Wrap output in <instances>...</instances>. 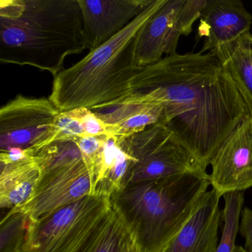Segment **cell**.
<instances>
[{"label": "cell", "mask_w": 252, "mask_h": 252, "mask_svg": "<svg viewBox=\"0 0 252 252\" xmlns=\"http://www.w3.org/2000/svg\"><path fill=\"white\" fill-rule=\"evenodd\" d=\"M87 49L78 0H1L0 61L56 76Z\"/></svg>", "instance_id": "cell-2"}, {"label": "cell", "mask_w": 252, "mask_h": 252, "mask_svg": "<svg viewBox=\"0 0 252 252\" xmlns=\"http://www.w3.org/2000/svg\"><path fill=\"white\" fill-rule=\"evenodd\" d=\"M207 0H185L178 15V28L181 36H188L192 32L193 24L200 18Z\"/></svg>", "instance_id": "cell-22"}, {"label": "cell", "mask_w": 252, "mask_h": 252, "mask_svg": "<svg viewBox=\"0 0 252 252\" xmlns=\"http://www.w3.org/2000/svg\"><path fill=\"white\" fill-rule=\"evenodd\" d=\"M234 252H247L244 247L240 246H236L235 249H234Z\"/></svg>", "instance_id": "cell-25"}, {"label": "cell", "mask_w": 252, "mask_h": 252, "mask_svg": "<svg viewBox=\"0 0 252 252\" xmlns=\"http://www.w3.org/2000/svg\"><path fill=\"white\" fill-rule=\"evenodd\" d=\"M31 222L26 214L8 211L0 223V252H18L24 243Z\"/></svg>", "instance_id": "cell-19"}, {"label": "cell", "mask_w": 252, "mask_h": 252, "mask_svg": "<svg viewBox=\"0 0 252 252\" xmlns=\"http://www.w3.org/2000/svg\"><path fill=\"white\" fill-rule=\"evenodd\" d=\"M107 137V135L81 137L72 142L76 144L87 162L97 166Z\"/></svg>", "instance_id": "cell-23"}, {"label": "cell", "mask_w": 252, "mask_h": 252, "mask_svg": "<svg viewBox=\"0 0 252 252\" xmlns=\"http://www.w3.org/2000/svg\"><path fill=\"white\" fill-rule=\"evenodd\" d=\"M82 10L84 36L90 51L104 45L153 0H78Z\"/></svg>", "instance_id": "cell-10"}, {"label": "cell", "mask_w": 252, "mask_h": 252, "mask_svg": "<svg viewBox=\"0 0 252 252\" xmlns=\"http://www.w3.org/2000/svg\"><path fill=\"white\" fill-rule=\"evenodd\" d=\"M212 53L219 59L252 116V33L248 32L235 42L223 45Z\"/></svg>", "instance_id": "cell-15"}, {"label": "cell", "mask_w": 252, "mask_h": 252, "mask_svg": "<svg viewBox=\"0 0 252 252\" xmlns=\"http://www.w3.org/2000/svg\"><path fill=\"white\" fill-rule=\"evenodd\" d=\"M164 107L162 104L119 106L112 113L98 116L108 124L113 136L119 141L138 133L148 126L162 124Z\"/></svg>", "instance_id": "cell-17"}, {"label": "cell", "mask_w": 252, "mask_h": 252, "mask_svg": "<svg viewBox=\"0 0 252 252\" xmlns=\"http://www.w3.org/2000/svg\"><path fill=\"white\" fill-rule=\"evenodd\" d=\"M239 232L244 238L246 252H252V210L247 206L242 210Z\"/></svg>", "instance_id": "cell-24"}, {"label": "cell", "mask_w": 252, "mask_h": 252, "mask_svg": "<svg viewBox=\"0 0 252 252\" xmlns=\"http://www.w3.org/2000/svg\"><path fill=\"white\" fill-rule=\"evenodd\" d=\"M185 0H166L163 6L147 22L138 33L135 42L137 67L158 63L163 56L176 54L181 36L178 15Z\"/></svg>", "instance_id": "cell-11"}, {"label": "cell", "mask_w": 252, "mask_h": 252, "mask_svg": "<svg viewBox=\"0 0 252 252\" xmlns=\"http://www.w3.org/2000/svg\"><path fill=\"white\" fill-rule=\"evenodd\" d=\"M220 197L213 189L208 191L185 226L163 252H216L218 229L222 221Z\"/></svg>", "instance_id": "cell-13"}, {"label": "cell", "mask_w": 252, "mask_h": 252, "mask_svg": "<svg viewBox=\"0 0 252 252\" xmlns=\"http://www.w3.org/2000/svg\"><path fill=\"white\" fill-rule=\"evenodd\" d=\"M211 186L220 195L252 187V116L222 143L210 163Z\"/></svg>", "instance_id": "cell-9"}, {"label": "cell", "mask_w": 252, "mask_h": 252, "mask_svg": "<svg viewBox=\"0 0 252 252\" xmlns=\"http://www.w3.org/2000/svg\"><path fill=\"white\" fill-rule=\"evenodd\" d=\"M61 113L49 98L16 95L0 109V150L32 155L53 144Z\"/></svg>", "instance_id": "cell-7"}, {"label": "cell", "mask_w": 252, "mask_h": 252, "mask_svg": "<svg viewBox=\"0 0 252 252\" xmlns=\"http://www.w3.org/2000/svg\"><path fill=\"white\" fill-rule=\"evenodd\" d=\"M211 186L206 171L129 184L110 197L137 252H163Z\"/></svg>", "instance_id": "cell-3"}, {"label": "cell", "mask_w": 252, "mask_h": 252, "mask_svg": "<svg viewBox=\"0 0 252 252\" xmlns=\"http://www.w3.org/2000/svg\"><path fill=\"white\" fill-rule=\"evenodd\" d=\"M119 143L133 160L124 187L141 181L206 171L172 131L162 124L148 126Z\"/></svg>", "instance_id": "cell-6"}, {"label": "cell", "mask_w": 252, "mask_h": 252, "mask_svg": "<svg viewBox=\"0 0 252 252\" xmlns=\"http://www.w3.org/2000/svg\"><path fill=\"white\" fill-rule=\"evenodd\" d=\"M72 110L82 122L87 136H113L110 125L105 123L98 116V113H93L91 110L85 107Z\"/></svg>", "instance_id": "cell-21"}, {"label": "cell", "mask_w": 252, "mask_h": 252, "mask_svg": "<svg viewBox=\"0 0 252 252\" xmlns=\"http://www.w3.org/2000/svg\"><path fill=\"white\" fill-rule=\"evenodd\" d=\"M166 0H153L133 21L104 45L54 76L49 98L61 112L114 107L127 95L136 73V38Z\"/></svg>", "instance_id": "cell-4"}, {"label": "cell", "mask_w": 252, "mask_h": 252, "mask_svg": "<svg viewBox=\"0 0 252 252\" xmlns=\"http://www.w3.org/2000/svg\"><path fill=\"white\" fill-rule=\"evenodd\" d=\"M252 16L237 0H207L198 35L205 37L200 53L213 52L250 32Z\"/></svg>", "instance_id": "cell-12"}, {"label": "cell", "mask_w": 252, "mask_h": 252, "mask_svg": "<svg viewBox=\"0 0 252 252\" xmlns=\"http://www.w3.org/2000/svg\"><path fill=\"white\" fill-rule=\"evenodd\" d=\"M222 197L225 200V206L222 211L224 225L222 237L215 252H234L236 237L239 231L240 213L244 203V192L227 193Z\"/></svg>", "instance_id": "cell-18"}, {"label": "cell", "mask_w": 252, "mask_h": 252, "mask_svg": "<svg viewBox=\"0 0 252 252\" xmlns=\"http://www.w3.org/2000/svg\"><path fill=\"white\" fill-rule=\"evenodd\" d=\"M76 252H137V249L129 230L112 206Z\"/></svg>", "instance_id": "cell-16"}, {"label": "cell", "mask_w": 252, "mask_h": 252, "mask_svg": "<svg viewBox=\"0 0 252 252\" xmlns=\"http://www.w3.org/2000/svg\"><path fill=\"white\" fill-rule=\"evenodd\" d=\"M162 104V125L206 170L250 112L213 53L175 54L138 67L116 106Z\"/></svg>", "instance_id": "cell-1"}, {"label": "cell", "mask_w": 252, "mask_h": 252, "mask_svg": "<svg viewBox=\"0 0 252 252\" xmlns=\"http://www.w3.org/2000/svg\"><path fill=\"white\" fill-rule=\"evenodd\" d=\"M41 175L39 163L31 153L20 160L1 163V209L11 210L26 204L34 194Z\"/></svg>", "instance_id": "cell-14"}, {"label": "cell", "mask_w": 252, "mask_h": 252, "mask_svg": "<svg viewBox=\"0 0 252 252\" xmlns=\"http://www.w3.org/2000/svg\"><path fill=\"white\" fill-rule=\"evenodd\" d=\"M111 206L110 196L91 194L32 221L18 252H76Z\"/></svg>", "instance_id": "cell-5"}, {"label": "cell", "mask_w": 252, "mask_h": 252, "mask_svg": "<svg viewBox=\"0 0 252 252\" xmlns=\"http://www.w3.org/2000/svg\"><path fill=\"white\" fill-rule=\"evenodd\" d=\"M87 136L82 122L73 110L61 112L56 122L55 134L53 144L56 142L73 141L76 138Z\"/></svg>", "instance_id": "cell-20"}, {"label": "cell", "mask_w": 252, "mask_h": 252, "mask_svg": "<svg viewBox=\"0 0 252 252\" xmlns=\"http://www.w3.org/2000/svg\"><path fill=\"white\" fill-rule=\"evenodd\" d=\"M101 194L96 166L83 158L42 172L32 198L11 209L26 214L35 221L66 205L91 194Z\"/></svg>", "instance_id": "cell-8"}]
</instances>
